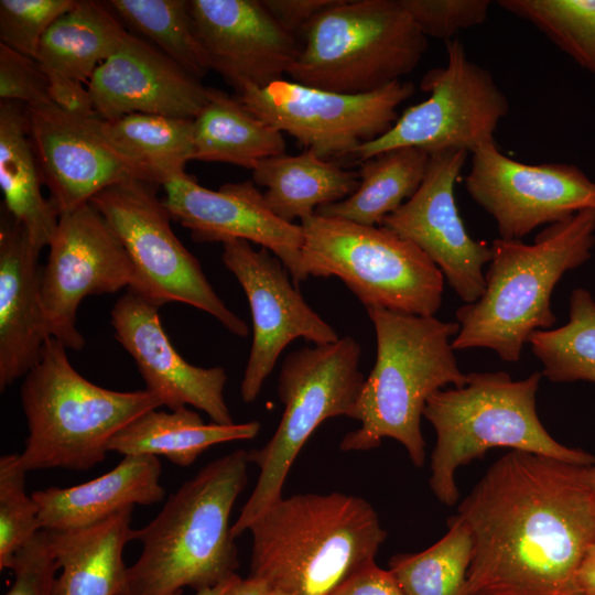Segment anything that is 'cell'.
<instances>
[{"label": "cell", "mask_w": 595, "mask_h": 595, "mask_svg": "<svg viewBox=\"0 0 595 595\" xmlns=\"http://www.w3.org/2000/svg\"><path fill=\"white\" fill-rule=\"evenodd\" d=\"M48 78L37 61L0 43V99L28 107L51 104Z\"/></svg>", "instance_id": "obj_41"}, {"label": "cell", "mask_w": 595, "mask_h": 595, "mask_svg": "<svg viewBox=\"0 0 595 595\" xmlns=\"http://www.w3.org/2000/svg\"><path fill=\"white\" fill-rule=\"evenodd\" d=\"M134 267L106 219L86 203L60 215L41 268V296L50 336L67 349L80 350L76 326L80 302L136 284Z\"/></svg>", "instance_id": "obj_14"}, {"label": "cell", "mask_w": 595, "mask_h": 595, "mask_svg": "<svg viewBox=\"0 0 595 595\" xmlns=\"http://www.w3.org/2000/svg\"><path fill=\"white\" fill-rule=\"evenodd\" d=\"M376 334V360L349 418L360 426L343 437V452L378 448L386 437L407 450L415 467L425 462L421 419L428 399L437 390L467 382L457 364L451 337L457 322L435 316L366 309Z\"/></svg>", "instance_id": "obj_4"}, {"label": "cell", "mask_w": 595, "mask_h": 595, "mask_svg": "<svg viewBox=\"0 0 595 595\" xmlns=\"http://www.w3.org/2000/svg\"><path fill=\"white\" fill-rule=\"evenodd\" d=\"M252 180L266 187L263 198L270 210L292 223L351 195L359 184V174L304 150L296 155L283 153L262 160L252 170Z\"/></svg>", "instance_id": "obj_28"}, {"label": "cell", "mask_w": 595, "mask_h": 595, "mask_svg": "<svg viewBox=\"0 0 595 595\" xmlns=\"http://www.w3.org/2000/svg\"><path fill=\"white\" fill-rule=\"evenodd\" d=\"M47 78L50 100L53 105L76 115H96L86 84L58 77Z\"/></svg>", "instance_id": "obj_44"}, {"label": "cell", "mask_w": 595, "mask_h": 595, "mask_svg": "<svg viewBox=\"0 0 595 595\" xmlns=\"http://www.w3.org/2000/svg\"><path fill=\"white\" fill-rule=\"evenodd\" d=\"M414 94L411 82L397 80L365 94H342L279 79L247 86L237 98L256 116L294 138L323 159L353 155L363 143L386 133L397 108Z\"/></svg>", "instance_id": "obj_13"}, {"label": "cell", "mask_w": 595, "mask_h": 595, "mask_svg": "<svg viewBox=\"0 0 595 595\" xmlns=\"http://www.w3.org/2000/svg\"><path fill=\"white\" fill-rule=\"evenodd\" d=\"M446 64L429 71L421 88L429 97L409 107L382 136L353 153L360 162L378 153L414 147L429 154L476 149L495 142L509 102L491 73L472 62L458 39L445 42Z\"/></svg>", "instance_id": "obj_12"}, {"label": "cell", "mask_w": 595, "mask_h": 595, "mask_svg": "<svg viewBox=\"0 0 595 595\" xmlns=\"http://www.w3.org/2000/svg\"><path fill=\"white\" fill-rule=\"evenodd\" d=\"M588 477H589V484H591V488H592L594 501H595V464L588 467Z\"/></svg>", "instance_id": "obj_48"}, {"label": "cell", "mask_w": 595, "mask_h": 595, "mask_svg": "<svg viewBox=\"0 0 595 595\" xmlns=\"http://www.w3.org/2000/svg\"><path fill=\"white\" fill-rule=\"evenodd\" d=\"M28 470L20 454L0 457V570L10 567L17 551L42 530L39 507L25 491Z\"/></svg>", "instance_id": "obj_37"}, {"label": "cell", "mask_w": 595, "mask_h": 595, "mask_svg": "<svg viewBox=\"0 0 595 595\" xmlns=\"http://www.w3.org/2000/svg\"><path fill=\"white\" fill-rule=\"evenodd\" d=\"M9 570L13 582L4 595H54L60 566L45 530L17 551Z\"/></svg>", "instance_id": "obj_40"}, {"label": "cell", "mask_w": 595, "mask_h": 595, "mask_svg": "<svg viewBox=\"0 0 595 595\" xmlns=\"http://www.w3.org/2000/svg\"><path fill=\"white\" fill-rule=\"evenodd\" d=\"M43 177L29 131L28 106L0 101V186L4 210L21 224L37 251L48 247L60 214L42 193Z\"/></svg>", "instance_id": "obj_26"}, {"label": "cell", "mask_w": 595, "mask_h": 595, "mask_svg": "<svg viewBox=\"0 0 595 595\" xmlns=\"http://www.w3.org/2000/svg\"><path fill=\"white\" fill-rule=\"evenodd\" d=\"M158 310L128 290L110 313L115 337L133 358L145 389L170 410L190 404L207 413L214 423H235L224 398V368L187 363L169 339Z\"/></svg>", "instance_id": "obj_21"}, {"label": "cell", "mask_w": 595, "mask_h": 595, "mask_svg": "<svg viewBox=\"0 0 595 595\" xmlns=\"http://www.w3.org/2000/svg\"><path fill=\"white\" fill-rule=\"evenodd\" d=\"M248 531V576L285 595H331L387 538L369 501L338 491L282 497Z\"/></svg>", "instance_id": "obj_3"}, {"label": "cell", "mask_w": 595, "mask_h": 595, "mask_svg": "<svg viewBox=\"0 0 595 595\" xmlns=\"http://www.w3.org/2000/svg\"><path fill=\"white\" fill-rule=\"evenodd\" d=\"M198 39L217 72L236 93L282 79L301 47L261 0H190Z\"/></svg>", "instance_id": "obj_20"}, {"label": "cell", "mask_w": 595, "mask_h": 595, "mask_svg": "<svg viewBox=\"0 0 595 595\" xmlns=\"http://www.w3.org/2000/svg\"><path fill=\"white\" fill-rule=\"evenodd\" d=\"M258 421L218 424L204 423L186 407L176 410H149L119 430L108 442V452L127 455L164 456L180 467L191 466L210 446L255 439Z\"/></svg>", "instance_id": "obj_27"}, {"label": "cell", "mask_w": 595, "mask_h": 595, "mask_svg": "<svg viewBox=\"0 0 595 595\" xmlns=\"http://www.w3.org/2000/svg\"><path fill=\"white\" fill-rule=\"evenodd\" d=\"M261 2L283 29L294 34L336 0H261Z\"/></svg>", "instance_id": "obj_43"}, {"label": "cell", "mask_w": 595, "mask_h": 595, "mask_svg": "<svg viewBox=\"0 0 595 595\" xmlns=\"http://www.w3.org/2000/svg\"><path fill=\"white\" fill-rule=\"evenodd\" d=\"M283 133L256 116L237 97L208 88V99L194 118V160L253 170L283 154Z\"/></svg>", "instance_id": "obj_30"}, {"label": "cell", "mask_w": 595, "mask_h": 595, "mask_svg": "<svg viewBox=\"0 0 595 595\" xmlns=\"http://www.w3.org/2000/svg\"><path fill=\"white\" fill-rule=\"evenodd\" d=\"M309 278H338L366 309L434 316L444 275L412 242L382 226L312 215L300 224Z\"/></svg>", "instance_id": "obj_9"}, {"label": "cell", "mask_w": 595, "mask_h": 595, "mask_svg": "<svg viewBox=\"0 0 595 595\" xmlns=\"http://www.w3.org/2000/svg\"><path fill=\"white\" fill-rule=\"evenodd\" d=\"M429 160L426 151L402 147L361 161L356 191L343 201L318 207L315 214L366 226H381L386 217L418 191Z\"/></svg>", "instance_id": "obj_31"}, {"label": "cell", "mask_w": 595, "mask_h": 595, "mask_svg": "<svg viewBox=\"0 0 595 595\" xmlns=\"http://www.w3.org/2000/svg\"><path fill=\"white\" fill-rule=\"evenodd\" d=\"M230 595H285L264 580L247 576L241 578Z\"/></svg>", "instance_id": "obj_46"}, {"label": "cell", "mask_w": 595, "mask_h": 595, "mask_svg": "<svg viewBox=\"0 0 595 595\" xmlns=\"http://www.w3.org/2000/svg\"><path fill=\"white\" fill-rule=\"evenodd\" d=\"M468 152L447 150L430 154L422 184L382 227L412 242L441 270L462 301H477L485 289L484 266L490 247L473 239L459 216L455 182Z\"/></svg>", "instance_id": "obj_18"}, {"label": "cell", "mask_w": 595, "mask_h": 595, "mask_svg": "<svg viewBox=\"0 0 595 595\" xmlns=\"http://www.w3.org/2000/svg\"><path fill=\"white\" fill-rule=\"evenodd\" d=\"M424 36L446 41L485 23L489 0H400Z\"/></svg>", "instance_id": "obj_39"}, {"label": "cell", "mask_w": 595, "mask_h": 595, "mask_svg": "<svg viewBox=\"0 0 595 595\" xmlns=\"http://www.w3.org/2000/svg\"><path fill=\"white\" fill-rule=\"evenodd\" d=\"M112 140L148 167L156 182L185 173L194 160V119L150 113H131L105 120Z\"/></svg>", "instance_id": "obj_34"}, {"label": "cell", "mask_w": 595, "mask_h": 595, "mask_svg": "<svg viewBox=\"0 0 595 595\" xmlns=\"http://www.w3.org/2000/svg\"><path fill=\"white\" fill-rule=\"evenodd\" d=\"M86 85L107 121L131 113L194 119L208 99L198 78L130 31Z\"/></svg>", "instance_id": "obj_22"}, {"label": "cell", "mask_w": 595, "mask_h": 595, "mask_svg": "<svg viewBox=\"0 0 595 595\" xmlns=\"http://www.w3.org/2000/svg\"><path fill=\"white\" fill-rule=\"evenodd\" d=\"M248 451L236 450L203 466L165 501L133 540L142 543L128 566L122 595H174L214 587L239 567L230 513L248 482Z\"/></svg>", "instance_id": "obj_2"}, {"label": "cell", "mask_w": 595, "mask_h": 595, "mask_svg": "<svg viewBox=\"0 0 595 595\" xmlns=\"http://www.w3.org/2000/svg\"><path fill=\"white\" fill-rule=\"evenodd\" d=\"M76 2L77 0H1L0 43L35 58L46 31Z\"/></svg>", "instance_id": "obj_38"}, {"label": "cell", "mask_w": 595, "mask_h": 595, "mask_svg": "<svg viewBox=\"0 0 595 595\" xmlns=\"http://www.w3.org/2000/svg\"><path fill=\"white\" fill-rule=\"evenodd\" d=\"M541 377L540 371L521 380L506 371L470 372L463 387L437 390L428 399L423 418L436 434L429 485L440 502L455 505L456 470L496 447L595 464L594 455L562 445L542 425L536 400Z\"/></svg>", "instance_id": "obj_6"}, {"label": "cell", "mask_w": 595, "mask_h": 595, "mask_svg": "<svg viewBox=\"0 0 595 595\" xmlns=\"http://www.w3.org/2000/svg\"><path fill=\"white\" fill-rule=\"evenodd\" d=\"M241 577L236 574L229 580L214 586L210 588H206L199 592H196L195 595H230L238 583L240 582ZM183 592L175 593L174 595H182Z\"/></svg>", "instance_id": "obj_47"}, {"label": "cell", "mask_w": 595, "mask_h": 595, "mask_svg": "<svg viewBox=\"0 0 595 595\" xmlns=\"http://www.w3.org/2000/svg\"><path fill=\"white\" fill-rule=\"evenodd\" d=\"M303 31L304 45L289 75L342 94H365L401 80L428 47L400 0H336Z\"/></svg>", "instance_id": "obj_8"}, {"label": "cell", "mask_w": 595, "mask_h": 595, "mask_svg": "<svg viewBox=\"0 0 595 595\" xmlns=\"http://www.w3.org/2000/svg\"><path fill=\"white\" fill-rule=\"evenodd\" d=\"M576 585L582 595H595V540L588 547L578 567Z\"/></svg>", "instance_id": "obj_45"}, {"label": "cell", "mask_w": 595, "mask_h": 595, "mask_svg": "<svg viewBox=\"0 0 595 595\" xmlns=\"http://www.w3.org/2000/svg\"><path fill=\"white\" fill-rule=\"evenodd\" d=\"M66 347L50 336L20 389L29 435L20 454L30 470H87L102 462L109 440L161 400L144 390L97 386L72 366Z\"/></svg>", "instance_id": "obj_7"}, {"label": "cell", "mask_w": 595, "mask_h": 595, "mask_svg": "<svg viewBox=\"0 0 595 595\" xmlns=\"http://www.w3.org/2000/svg\"><path fill=\"white\" fill-rule=\"evenodd\" d=\"M497 3L533 24L576 64L595 75V0H500Z\"/></svg>", "instance_id": "obj_36"}, {"label": "cell", "mask_w": 595, "mask_h": 595, "mask_svg": "<svg viewBox=\"0 0 595 595\" xmlns=\"http://www.w3.org/2000/svg\"><path fill=\"white\" fill-rule=\"evenodd\" d=\"M224 266L246 293L252 318V343L240 383L244 402L252 403L283 349L302 337L325 345L337 332L303 299L279 258L268 249L255 250L242 239L223 244Z\"/></svg>", "instance_id": "obj_17"}, {"label": "cell", "mask_w": 595, "mask_h": 595, "mask_svg": "<svg viewBox=\"0 0 595 595\" xmlns=\"http://www.w3.org/2000/svg\"><path fill=\"white\" fill-rule=\"evenodd\" d=\"M448 530L437 542L418 553H399L389 560L405 595H465L473 556V536L458 516L447 520Z\"/></svg>", "instance_id": "obj_33"}, {"label": "cell", "mask_w": 595, "mask_h": 595, "mask_svg": "<svg viewBox=\"0 0 595 595\" xmlns=\"http://www.w3.org/2000/svg\"><path fill=\"white\" fill-rule=\"evenodd\" d=\"M132 510L86 527L45 530L61 570L54 595H122L128 571L122 553L133 540Z\"/></svg>", "instance_id": "obj_25"}, {"label": "cell", "mask_w": 595, "mask_h": 595, "mask_svg": "<svg viewBox=\"0 0 595 595\" xmlns=\"http://www.w3.org/2000/svg\"><path fill=\"white\" fill-rule=\"evenodd\" d=\"M37 251L6 210L0 223V390L39 363L50 337L41 296Z\"/></svg>", "instance_id": "obj_23"}, {"label": "cell", "mask_w": 595, "mask_h": 595, "mask_svg": "<svg viewBox=\"0 0 595 595\" xmlns=\"http://www.w3.org/2000/svg\"><path fill=\"white\" fill-rule=\"evenodd\" d=\"M528 343L552 382L595 383V299L583 288L570 296L569 322L532 333Z\"/></svg>", "instance_id": "obj_35"}, {"label": "cell", "mask_w": 595, "mask_h": 595, "mask_svg": "<svg viewBox=\"0 0 595 595\" xmlns=\"http://www.w3.org/2000/svg\"><path fill=\"white\" fill-rule=\"evenodd\" d=\"M331 595H405L389 570L377 565L376 561L361 566Z\"/></svg>", "instance_id": "obj_42"}, {"label": "cell", "mask_w": 595, "mask_h": 595, "mask_svg": "<svg viewBox=\"0 0 595 595\" xmlns=\"http://www.w3.org/2000/svg\"><path fill=\"white\" fill-rule=\"evenodd\" d=\"M161 462L153 455H127L108 473L89 482L32 493L42 530L86 527L134 505L160 502Z\"/></svg>", "instance_id": "obj_24"}, {"label": "cell", "mask_w": 595, "mask_h": 595, "mask_svg": "<svg viewBox=\"0 0 595 595\" xmlns=\"http://www.w3.org/2000/svg\"><path fill=\"white\" fill-rule=\"evenodd\" d=\"M588 467L510 450L462 500L473 536L465 595H582L595 540Z\"/></svg>", "instance_id": "obj_1"}, {"label": "cell", "mask_w": 595, "mask_h": 595, "mask_svg": "<svg viewBox=\"0 0 595 595\" xmlns=\"http://www.w3.org/2000/svg\"><path fill=\"white\" fill-rule=\"evenodd\" d=\"M128 32L106 1L77 0L46 31L35 60L47 77L87 84Z\"/></svg>", "instance_id": "obj_29"}, {"label": "cell", "mask_w": 595, "mask_h": 595, "mask_svg": "<svg viewBox=\"0 0 595 595\" xmlns=\"http://www.w3.org/2000/svg\"><path fill=\"white\" fill-rule=\"evenodd\" d=\"M158 184L131 180L90 199L106 219L136 270L129 290L155 306L182 302L214 316L230 333L246 337L247 324L214 291L198 260L171 228V216L158 196Z\"/></svg>", "instance_id": "obj_11"}, {"label": "cell", "mask_w": 595, "mask_h": 595, "mask_svg": "<svg viewBox=\"0 0 595 595\" xmlns=\"http://www.w3.org/2000/svg\"><path fill=\"white\" fill-rule=\"evenodd\" d=\"M465 188L508 240L595 209V182L576 165L527 164L505 155L496 142L472 152Z\"/></svg>", "instance_id": "obj_15"}, {"label": "cell", "mask_w": 595, "mask_h": 595, "mask_svg": "<svg viewBox=\"0 0 595 595\" xmlns=\"http://www.w3.org/2000/svg\"><path fill=\"white\" fill-rule=\"evenodd\" d=\"M107 6L131 33L148 41L196 78L210 71L186 0H109Z\"/></svg>", "instance_id": "obj_32"}, {"label": "cell", "mask_w": 595, "mask_h": 595, "mask_svg": "<svg viewBox=\"0 0 595 595\" xmlns=\"http://www.w3.org/2000/svg\"><path fill=\"white\" fill-rule=\"evenodd\" d=\"M162 186L171 219L188 229L196 242L247 240L279 258L295 284L307 279L302 268L301 226L277 217L253 181L226 183L213 191L184 173Z\"/></svg>", "instance_id": "obj_19"}, {"label": "cell", "mask_w": 595, "mask_h": 595, "mask_svg": "<svg viewBox=\"0 0 595 595\" xmlns=\"http://www.w3.org/2000/svg\"><path fill=\"white\" fill-rule=\"evenodd\" d=\"M360 356L361 347L351 336L286 356L277 386L284 411L272 437L262 447L248 451L259 475L231 526L235 538L283 497L292 464L317 426L329 418H349L366 379L359 369Z\"/></svg>", "instance_id": "obj_10"}, {"label": "cell", "mask_w": 595, "mask_h": 595, "mask_svg": "<svg viewBox=\"0 0 595 595\" xmlns=\"http://www.w3.org/2000/svg\"><path fill=\"white\" fill-rule=\"evenodd\" d=\"M29 131L43 182L58 214L131 180L158 184L152 172L109 136L105 120L55 105L28 107Z\"/></svg>", "instance_id": "obj_16"}, {"label": "cell", "mask_w": 595, "mask_h": 595, "mask_svg": "<svg viewBox=\"0 0 595 595\" xmlns=\"http://www.w3.org/2000/svg\"><path fill=\"white\" fill-rule=\"evenodd\" d=\"M594 246L593 208L544 227L532 244L495 239L483 294L456 311L454 350L487 348L501 360H520L530 335L556 322L551 309L555 285L591 258Z\"/></svg>", "instance_id": "obj_5"}]
</instances>
